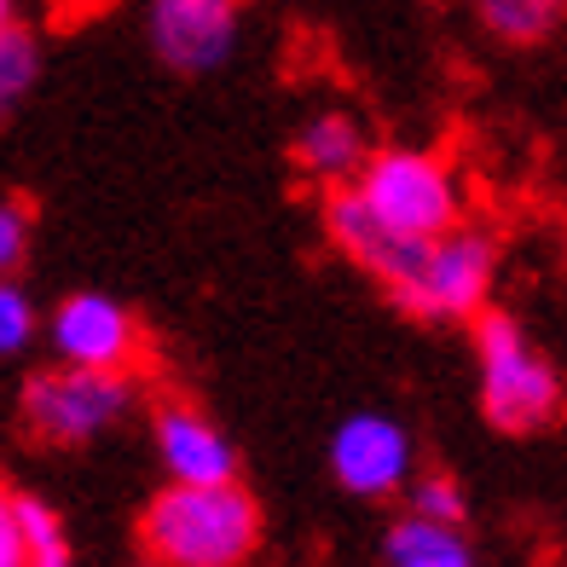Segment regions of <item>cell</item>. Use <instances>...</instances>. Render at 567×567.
<instances>
[{
	"label": "cell",
	"mask_w": 567,
	"mask_h": 567,
	"mask_svg": "<svg viewBox=\"0 0 567 567\" xmlns=\"http://www.w3.org/2000/svg\"><path fill=\"white\" fill-rule=\"evenodd\" d=\"M18 23V0H0V30H12Z\"/></svg>",
	"instance_id": "d6986e66"
},
{
	"label": "cell",
	"mask_w": 567,
	"mask_h": 567,
	"mask_svg": "<svg viewBox=\"0 0 567 567\" xmlns=\"http://www.w3.org/2000/svg\"><path fill=\"white\" fill-rule=\"evenodd\" d=\"M389 567H475V550L463 527L429 522V515H400L389 533Z\"/></svg>",
	"instance_id": "8fae6325"
},
{
	"label": "cell",
	"mask_w": 567,
	"mask_h": 567,
	"mask_svg": "<svg viewBox=\"0 0 567 567\" xmlns=\"http://www.w3.org/2000/svg\"><path fill=\"white\" fill-rule=\"evenodd\" d=\"M59 365H87V371H134L140 359V319L105 290H75L53 307L47 319Z\"/></svg>",
	"instance_id": "ba28073f"
},
{
	"label": "cell",
	"mask_w": 567,
	"mask_h": 567,
	"mask_svg": "<svg viewBox=\"0 0 567 567\" xmlns=\"http://www.w3.org/2000/svg\"><path fill=\"white\" fill-rule=\"evenodd\" d=\"M140 538L157 567H244L261 550V504L238 481H168L140 515Z\"/></svg>",
	"instance_id": "6da1fadb"
},
{
	"label": "cell",
	"mask_w": 567,
	"mask_h": 567,
	"mask_svg": "<svg viewBox=\"0 0 567 567\" xmlns=\"http://www.w3.org/2000/svg\"><path fill=\"white\" fill-rule=\"evenodd\" d=\"M411 493V515H429V522H446V527H463V486L452 475H411L405 481Z\"/></svg>",
	"instance_id": "2e32d148"
},
{
	"label": "cell",
	"mask_w": 567,
	"mask_h": 567,
	"mask_svg": "<svg viewBox=\"0 0 567 567\" xmlns=\"http://www.w3.org/2000/svg\"><path fill=\"white\" fill-rule=\"evenodd\" d=\"M157 457L168 481L179 486H215V481H238V452L220 434L215 417H203L197 405H163L157 411Z\"/></svg>",
	"instance_id": "9c48e42d"
},
{
	"label": "cell",
	"mask_w": 567,
	"mask_h": 567,
	"mask_svg": "<svg viewBox=\"0 0 567 567\" xmlns=\"http://www.w3.org/2000/svg\"><path fill=\"white\" fill-rule=\"evenodd\" d=\"M18 527H23V567H75L70 561V538H64V522L47 498H30L18 493Z\"/></svg>",
	"instance_id": "4fadbf2b"
},
{
	"label": "cell",
	"mask_w": 567,
	"mask_h": 567,
	"mask_svg": "<svg viewBox=\"0 0 567 567\" xmlns=\"http://www.w3.org/2000/svg\"><path fill=\"white\" fill-rule=\"evenodd\" d=\"M498 278V244L481 226H452L441 238L423 244H400L377 284L394 296L400 313L423 319V324H457V319H481L486 296Z\"/></svg>",
	"instance_id": "7a4b0ae2"
},
{
	"label": "cell",
	"mask_w": 567,
	"mask_h": 567,
	"mask_svg": "<svg viewBox=\"0 0 567 567\" xmlns=\"http://www.w3.org/2000/svg\"><path fill=\"white\" fill-rule=\"evenodd\" d=\"M244 23V0H151L145 41L168 70L209 75L231 59Z\"/></svg>",
	"instance_id": "52a82bcc"
},
{
	"label": "cell",
	"mask_w": 567,
	"mask_h": 567,
	"mask_svg": "<svg viewBox=\"0 0 567 567\" xmlns=\"http://www.w3.org/2000/svg\"><path fill=\"white\" fill-rule=\"evenodd\" d=\"M365 157H371V140L359 127V116H348V111H319L296 134V168L307 179H319L324 192L353 186V174L365 168Z\"/></svg>",
	"instance_id": "30bf717a"
},
{
	"label": "cell",
	"mask_w": 567,
	"mask_h": 567,
	"mask_svg": "<svg viewBox=\"0 0 567 567\" xmlns=\"http://www.w3.org/2000/svg\"><path fill=\"white\" fill-rule=\"evenodd\" d=\"M475 365H481V411L493 429L533 434V429L556 423L561 377L509 313H481L475 319Z\"/></svg>",
	"instance_id": "277c9868"
},
{
	"label": "cell",
	"mask_w": 567,
	"mask_h": 567,
	"mask_svg": "<svg viewBox=\"0 0 567 567\" xmlns=\"http://www.w3.org/2000/svg\"><path fill=\"white\" fill-rule=\"evenodd\" d=\"M23 527H18V493L0 486V567H23Z\"/></svg>",
	"instance_id": "ac0fdd59"
},
{
	"label": "cell",
	"mask_w": 567,
	"mask_h": 567,
	"mask_svg": "<svg viewBox=\"0 0 567 567\" xmlns=\"http://www.w3.org/2000/svg\"><path fill=\"white\" fill-rule=\"evenodd\" d=\"M41 82V47L30 30H0V122H7Z\"/></svg>",
	"instance_id": "5bb4252c"
},
{
	"label": "cell",
	"mask_w": 567,
	"mask_h": 567,
	"mask_svg": "<svg viewBox=\"0 0 567 567\" xmlns=\"http://www.w3.org/2000/svg\"><path fill=\"white\" fill-rule=\"evenodd\" d=\"M134 405V377L127 371H87L59 365L35 371L23 382V429L47 446H87L105 429H116Z\"/></svg>",
	"instance_id": "5b68a950"
},
{
	"label": "cell",
	"mask_w": 567,
	"mask_h": 567,
	"mask_svg": "<svg viewBox=\"0 0 567 567\" xmlns=\"http://www.w3.org/2000/svg\"><path fill=\"white\" fill-rule=\"evenodd\" d=\"M35 330H41V313H35L30 290L18 278H0V359L23 353L35 342Z\"/></svg>",
	"instance_id": "9a60e30c"
},
{
	"label": "cell",
	"mask_w": 567,
	"mask_h": 567,
	"mask_svg": "<svg viewBox=\"0 0 567 567\" xmlns=\"http://www.w3.org/2000/svg\"><path fill=\"white\" fill-rule=\"evenodd\" d=\"M411 470H417V446L400 417L389 411H353L330 434V475L353 498H389L405 493Z\"/></svg>",
	"instance_id": "8992f818"
},
{
	"label": "cell",
	"mask_w": 567,
	"mask_h": 567,
	"mask_svg": "<svg viewBox=\"0 0 567 567\" xmlns=\"http://www.w3.org/2000/svg\"><path fill=\"white\" fill-rule=\"evenodd\" d=\"M353 197L377 215V226H389L400 244L441 238L463 220V186L446 157L411 145H382L365 157V168L353 174Z\"/></svg>",
	"instance_id": "3957f363"
},
{
	"label": "cell",
	"mask_w": 567,
	"mask_h": 567,
	"mask_svg": "<svg viewBox=\"0 0 567 567\" xmlns=\"http://www.w3.org/2000/svg\"><path fill=\"white\" fill-rule=\"evenodd\" d=\"M475 18L509 47H533L561 30L567 0H475Z\"/></svg>",
	"instance_id": "7c38bea8"
},
{
	"label": "cell",
	"mask_w": 567,
	"mask_h": 567,
	"mask_svg": "<svg viewBox=\"0 0 567 567\" xmlns=\"http://www.w3.org/2000/svg\"><path fill=\"white\" fill-rule=\"evenodd\" d=\"M151 567H157V561H151Z\"/></svg>",
	"instance_id": "ffe728a7"
},
{
	"label": "cell",
	"mask_w": 567,
	"mask_h": 567,
	"mask_svg": "<svg viewBox=\"0 0 567 567\" xmlns=\"http://www.w3.org/2000/svg\"><path fill=\"white\" fill-rule=\"evenodd\" d=\"M30 231H35V215L23 197H0V278H12L30 255Z\"/></svg>",
	"instance_id": "e0dca14e"
}]
</instances>
